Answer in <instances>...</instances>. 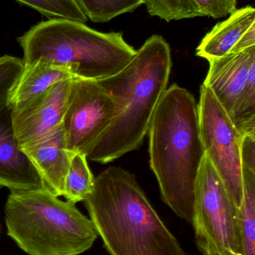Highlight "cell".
<instances>
[{
    "label": "cell",
    "instance_id": "1",
    "mask_svg": "<svg viewBox=\"0 0 255 255\" xmlns=\"http://www.w3.org/2000/svg\"><path fill=\"white\" fill-rule=\"evenodd\" d=\"M148 134L150 166L162 199L178 217L192 223L196 183L205 156L193 94L177 84L168 88Z\"/></svg>",
    "mask_w": 255,
    "mask_h": 255
},
{
    "label": "cell",
    "instance_id": "2",
    "mask_svg": "<svg viewBox=\"0 0 255 255\" xmlns=\"http://www.w3.org/2000/svg\"><path fill=\"white\" fill-rule=\"evenodd\" d=\"M172 67L169 43L162 36L153 35L121 71L98 81L115 103V115L87 158L105 164L142 145L168 88Z\"/></svg>",
    "mask_w": 255,
    "mask_h": 255
},
{
    "label": "cell",
    "instance_id": "3",
    "mask_svg": "<svg viewBox=\"0 0 255 255\" xmlns=\"http://www.w3.org/2000/svg\"><path fill=\"white\" fill-rule=\"evenodd\" d=\"M84 202L109 255H189L123 168L102 171Z\"/></svg>",
    "mask_w": 255,
    "mask_h": 255
},
{
    "label": "cell",
    "instance_id": "4",
    "mask_svg": "<svg viewBox=\"0 0 255 255\" xmlns=\"http://www.w3.org/2000/svg\"><path fill=\"white\" fill-rule=\"evenodd\" d=\"M17 41L23 52V66L43 60L64 66L75 77L88 80L114 76L136 53L122 32H100L68 19L42 21Z\"/></svg>",
    "mask_w": 255,
    "mask_h": 255
},
{
    "label": "cell",
    "instance_id": "5",
    "mask_svg": "<svg viewBox=\"0 0 255 255\" xmlns=\"http://www.w3.org/2000/svg\"><path fill=\"white\" fill-rule=\"evenodd\" d=\"M7 235L29 255H79L98 235L74 204L46 189L10 192L4 208Z\"/></svg>",
    "mask_w": 255,
    "mask_h": 255
},
{
    "label": "cell",
    "instance_id": "6",
    "mask_svg": "<svg viewBox=\"0 0 255 255\" xmlns=\"http://www.w3.org/2000/svg\"><path fill=\"white\" fill-rule=\"evenodd\" d=\"M192 223L202 255H244L239 210L205 156L196 183Z\"/></svg>",
    "mask_w": 255,
    "mask_h": 255
},
{
    "label": "cell",
    "instance_id": "7",
    "mask_svg": "<svg viewBox=\"0 0 255 255\" xmlns=\"http://www.w3.org/2000/svg\"><path fill=\"white\" fill-rule=\"evenodd\" d=\"M199 130L209 160L239 210L243 199L241 136L210 88L202 85L198 104Z\"/></svg>",
    "mask_w": 255,
    "mask_h": 255
},
{
    "label": "cell",
    "instance_id": "8",
    "mask_svg": "<svg viewBox=\"0 0 255 255\" xmlns=\"http://www.w3.org/2000/svg\"><path fill=\"white\" fill-rule=\"evenodd\" d=\"M209 61L211 89L241 136L255 133V46Z\"/></svg>",
    "mask_w": 255,
    "mask_h": 255
},
{
    "label": "cell",
    "instance_id": "9",
    "mask_svg": "<svg viewBox=\"0 0 255 255\" xmlns=\"http://www.w3.org/2000/svg\"><path fill=\"white\" fill-rule=\"evenodd\" d=\"M115 115V103L98 81L72 79L62 122L69 152L88 157Z\"/></svg>",
    "mask_w": 255,
    "mask_h": 255
},
{
    "label": "cell",
    "instance_id": "10",
    "mask_svg": "<svg viewBox=\"0 0 255 255\" xmlns=\"http://www.w3.org/2000/svg\"><path fill=\"white\" fill-rule=\"evenodd\" d=\"M71 80L58 82L21 109L10 110L15 138L21 148L34 145L62 125Z\"/></svg>",
    "mask_w": 255,
    "mask_h": 255
},
{
    "label": "cell",
    "instance_id": "11",
    "mask_svg": "<svg viewBox=\"0 0 255 255\" xmlns=\"http://www.w3.org/2000/svg\"><path fill=\"white\" fill-rule=\"evenodd\" d=\"M0 187L10 192L44 188L38 172L15 138L8 105L0 108Z\"/></svg>",
    "mask_w": 255,
    "mask_h": 255
},
{
    "label": "cell",
    "instance_id": "12",
    "mask_svg": "<svg viewBox=\"0 0 255 255\" xmlns=\"http://www.w3.org/2000/svg\"><path fill=\"white\" fill-rule=\"evenodd\" d=\"M38 172L44 189L56 197L63 196L71 154L62 125L31 146L22 148Z\"/></svg>",
    "mask_w": 255,
    "mask_h": 255
},
{
    "label": "cell",
    "instance_id": "13",
    "mask_svg": "<svg viewBox=\"0 0 255 255\" xmlns=\"http://www.w3.org/2000/svg\"><path fill=\"white\" fill-rule=\"evenodd\" d=\"M74 78L67 67L43 60L23 66L22 73L10 94L9 108L10 110L21 109L52 85Z\"/></svg>",
    "mask_w": 255,
    "mask_h": 255
},
{
    "label": "cell",
    "instance_id": "14",
    "mask_svg": "<svg viewBox=\"0 0 255 255\" xmlns=\"http://www.w3.org/2000/svg\"><path fill=\"white\" fill-rule=\"evenodd\" d=\"M255 23L254 7L247 6L235 10L205 35L196 49V55L208 61L227 55Z\"/></svg>",
    "mask_w": 255,
    "mask_h": 255
},
{
    "label": "cell",
    "instance_id": "15",
    "mask_svg": "<svg viewBox=\"0 0 255 255\" xmlns=\"http://www.w3.org/2000/svg\"><path fill=\"white\" fill-rule=\"evenodd\" d=\"M243 199L239 223L244 255H255V166L242 165Z\"/></svg>",
    "mask_w": 255,
    "mask_h": 255
},
{
    "label": "cell",
    "instance_id": "16",
    "mask_svg": "<svg viewBox=\"0 0 255 255\" xmlns=\"http://www.w3.org/2000/svg\"><path fill=\"white\" fill-rule=\"evenodd\" d=\"M94 184V177L88 167L86 156L72 154L62 196L74 205L84 202L92 192Z\"/></svg>",
    "mask_w": 255,
    "mask_h": 255
},
{
    "label": "cell",
    "instance_id": "17",
    "mask_svg": "<svg viewBox=\"0 0 255 255\" xmlns=\"http://www.w3.org/2000/svg\"><path fill=\"white\" fill-rule=\"evenodd\" d=\"M87 19L94 22H109L144 4V0H76Z\"/></svg>",
    "mask_w": 255,
    "mask_h": 255
},
{
    "label": "cell",
    "instance_id": "18",
    "mask_svg": "<svg viewBox=\"0 0 255 255\" xmlns=\"http://www.w3.org/2000/svg\"><path fill=\"white\" fill-rule=\"evenodd\" d=\"M150 15L166 22L204 16L193 0H144Z\"/></svg>",
    "mask_w": 255,
    "mask_h": 255
},
{
    "label": "cell",
    "instance_id": "19",
    "mask_svg": "<svg viewBox=\"0 0 255 255\" xmlns=\"http://www.w3.org/2000/svg\"><path fill=\"white\" fill-rule=\"evenodd\" d=\"M37 10L48 19H68L86 22L85 15L76 0H15Z\"/></svg>",
    "mask_w": 255,
    "mask_h": 255
},
{
    "label": "cell",
    "instance_id": "20",
    "mask_svg": "<svg viewBox=\"0 0 255 255\" xmlns=\"http://www.w3.org/2000/svg\"><path fill=\"white\" fill-rule=\"evenodd\" d=\"M23 70L22 59L10 55L0 56V108L8 105L12 90Z\"/></svg>",
    "mask_w": 255,
    "mask_h": 255
},
{
    "label": "cell",
    "instance_id": "21",
    "mask_svg": "<svg viewBox=\"0 0 255 255\" xmlns=\"http://www.w3.org/2000/svg\"><path fill=\"white\" fill-rule=\"evenodd\" d=\"M204 16L222 18L237 10L238 0H193Z\"/></svg>",
    "mask_w": 255,
    "mask_h": 255
},
{
    "label": "cell",
    "instance_id": "22",
    "mask_svg": "<svg viewBox=\"0 0 255 255\" xmlns=\"http://www.w3.org/2000/svg\"><path fill=\"white\" fill-rule=\"evenodd\" d=\"M255 46V23L242 36L229 53L242 52Z\"/></svg>",
    "mask_w": 255,
    "mask_h": 255
}]
</instances>
